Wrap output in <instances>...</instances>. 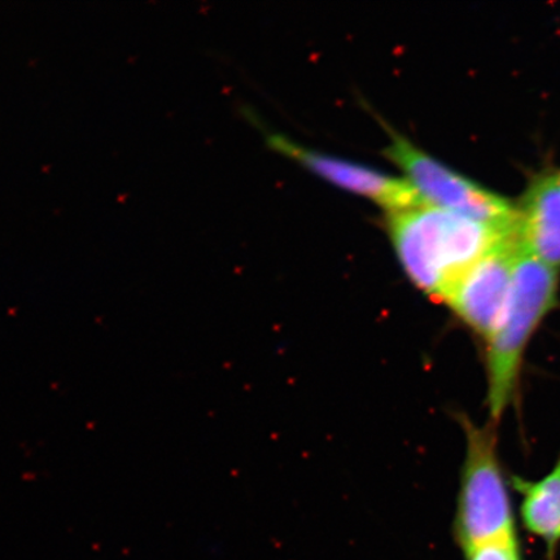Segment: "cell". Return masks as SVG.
Returning <instances> with one entry per match:
<instances>
[{
	"label": "cell",
	"mask_w": 560,
	"mask_h": 560,
	"mask_svg": "<svg viewBox=\"0 0 560 560\" xmlns=\"http://www.w3.org/2000/svg\"><path fill=\"white\" fill-rule=\"evenodd\" d=\"M387 155L408 175L422 198L441 209L501 230H513L520 209L427 155L400 136H392Z\"/></svg>",
	"instance_id": "4"
},
{
	"label": "cell",
	"mask_w": 560,
	"mask_h": 560,
	"mask_svg": "<svg viewBox=\"0 0 560 560\" xmlns=\"http://www.w3.org/2000/svg\"><path fill=\"white\" fill-rule=\"evenodd\" d=\"M558 179H559V185H560V172L558 173Z\"/></svg>",
	"instance_id": "10"
},
{
	"label": "cell",
	"mask_w": 560,
	"mask_h": 560,
	"mask_svg": "<svg viewBox=\"0 0 560 560\" xmlns=\"http://www.w3.org/2000/svg\"><path fill=\"white\" fill-rule=\"evenodd\" d=\"M467 560H522L517 537L479 546L466 552Z\"/></svg>",
	"instance_id": "9"
},
{
	"label": "cell",
	"mask_w": 560,
	"mask_h": 560,
	"mask_svg": "<svg viewBox=\"0 0 560 560\" xmlns=\"http://www.w3.org/2000/svg\"><path fill=\"white\" fill-rule=\"evenodd\" d=\"M396 255L420 291L444 301L471 266L513 230L466 219L425 202L388 215Z\"/></svg>",
	"instance_id": "1"
},
{
	"label": "cell",
	"mask_w": 560,
	"mask_h": 560,
	"mask_svg": "<svg viewBox=\"0 0 560 560\" xmlns=\"http://www.w3.org/2000/svg\"><path fill=\"white\" fill-rule=\"evenodd\" d=\"M466 458L462 467L455 535L465 552L516 536L513 506L497 452V424L464 419Z\"/></svg>",
	"instance_id": "3"
},
{
	"label": "cell",
	"mask_w": 560,
	"mask_h": 560,
	"mask_svg": "<svg viewBox=\"0 0 560 560\" xmlns=\"http://www.w3.org/2000/svg\"><path fill=\"white\" fill-rule=\"evenodd\" d=\"M522 248L516 228L474 264L444 300L482 339H489L505 310Z\"/></svg>",
	"instance_id": "5"
},
{
	"label": "cell",
	"mask_w": 560,
	"mask_h": 560,
	"mask_svg": "<svg viewBox=\"0 0 560 560\" xmlns=\"http://www.w3.org/2000/svg\"><path fill=\"white\" fill-rule=\"evenodd\" d=\"M511 480L522 495L521 516L525 529L540 538L548 549L549 560L555 559L560 544V457L540 480H525L521 476H513Z\"/></svg>",
	"instance_id": "8"
},
{
	"label": "cell",
	"mask_w": 560,
	"mask_h": 560,
	"mask_svg": "<svg viewBox=\"0 0 560 560\" xmlns=\"http://www.w3.org/2000/svg\"><path fill=\"white\" fill-rule=\"evenodd\" d=\"M558 269L522 248L499 324L487 340L488 408L499 424L516 394L525 349L558 303Z\"/></svg>",
	"instance_id": "2"
},
{
	"label": "cell",
	"mask_w": 560,
	"mask_h": 560,
	"mask_svg": "<svg viewBox=\"0 0 560 560\" xmlns=\"http://www.w3.org/2000/svg\"><path fill=\"white\" fill-rule=\"evenodd\" d=\"M523 248L558 269L560 266V185L558 173L542 174L524 195L517 220Z\"/></svg>",
	"instance_id": "7"
},
{
	"label": "cell",
	"mask_w": 560,
	"mask_h": 560,
	"mask_svg": "<svg viewBox=\"0 0 560 560\" xmlns=\"http://www.w3.org/2000/svg\"><path fill=\"white\" fill-rule=\"evenodd\" d=\"M272 149L296 160L319 177L350 192L363 196L392 212L425 205L415 186L409 180L389 177L383 173L334 156L325 155L305 147H300L282 136H270Z\"/></svg>",
	"instance_id": "6"
}]
</instances>
